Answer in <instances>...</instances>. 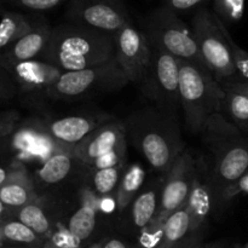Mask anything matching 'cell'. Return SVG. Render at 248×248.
Listing matches in <instances>:
<instances>
[{"mask_svg":"<svg viewBox=\"0 0 248 248\" xmlns=\"http://www.w3.org/2000/svg\"><path fill=\"white\" fill-rule=\"evenodd\" d=\"M64 16L68 23L113 36L132 22L126 0H70Z\"/></svg>","mask_w":248,"mask_h":248,"instance_id":"obj_9","label":"cell"},{"mask_svg":"<svg viewBox=\"0 0 248 248\" xmlns=\"http://www.w3.org/2000/svg\"><path fill=\"white\" fill-rule=\"evenodd\" d=\"M109 115L93 114H73V115L56 116L40 119L46 132L57 143L68 148H74L81 143L97 127L111 120Z\"/></svg>","mask_w":248,"mask_h":248,"instance_id":"obj_14","label":"cell"},{"mask_svg":"<svg viewBox=\"0 0 248 248\" xmlns=\"http://www.w3.org/2000/svg\"><path fill=\"white\" fill-rule=\"evenodd\" d=\"M0 248H4V237H2V228H1V222H0Z\"/></svg>","mask_w":248,"mask_h":248,"instance_id":"obj_44","label":"cell"},{"mask_svg":"<svg viewBox=\"0 0 248 248\" xmlns=\"http://www.w3.org/2000/svg\"><path fill=\"white\" fill-rule=\"evenodd\" d=\"M11 172H12V167H10V169H5V167L0 166V186L4 184L5 182L9 179Z\"/></svg>","mask_w":248,"mask_h":248,"instance_id":"obj_41","label":"cell"},{"mask_svg":"<svg viewBox=\"0 0 248 248\" xmlns=\"http://www.w3.org/2000/svg\"><path fill=\"white\" fill-rule=\"evenodd\" d=\"M114 58L113 35L64 22L53 27L43 61L62 72H74L103 64Z\"/></svg>","mask_w":248,"mask_h":248,"instance_id":"obj_3","label":"cell"},{"mask_svg":"<svg viewBox=\"0 0 248 248\" xmlns=\"http://www.w3.org/2000/svg\"><path fill=\"white\" fill-rule=\"evenodd\" d=\"M97 211L102 215H111L118 211V202L115 195L98 196L97 200Z\"/></svg>","mask_w":248,"mask_h":248,"instance_id":"obj_36","label":"cell"},{"mask_svg":"<svg viewBox=\"0 0 248 248\" xmlns=\"http://www.w3.org/2000/svg\"><path fill=\"white\" fill-rule=\"evenodd\" d=\"M205 232L194 225L186 206L170 216L164 225V235L157 248H190L203 241Z\"/></svg>","mask_w":248,"mask_h":248,"instance_id":"obj_18","label":"cell"},{"mask_svg":"<svg viewBox=\"0 0 248 248\" xmlns=\"http://www.w3.org/2000/svg\"><path fill=\"white\" fill-rule=\"evenodd\" d=\"M241 194H248V171L236 182V183L230 186L229 188L224 191L222 198V208H224L225 206L229 205L234 199H236L237 196L241 195Z\"/></svg>","mask_w":248,"mask_h":248,"instance_id":"obj_34","label":"cell"},{"mask_svg":"<svg viewBox=\"0 0 248 248\" xmlns=\"http://www.w3.org/2000/svg\"><path fill=\"white\" fill-rule=\"evenodd\" d=\"M0 16V53H2L22 36L29 33L43 15L4 10Z\"/></svg>","mask_w":248,"mask_h":248,"instance_id":"obj_23","label":"cell"},{"mask_svg":"<svg viewBox=\"0 0 248 248\" xmlns=\"http://www.w3.org/2000/svg\"><path fill=\"white\" fill-rule=\"evenodd\" d=\"M7 4V0H0V14L4 11V5Z\"/></svg>","mask_w":248,"mask_h":248,"instance_id":"obj_46","label":"cell"},{"mask_svg":"<svg viewBox=\"0 0 248 248\" xmlns=\"http://www.w3.org/2000/svg\"><path fill=\"white\" fill-rule=\"evenodd\" d=\"M84 244L69 232L64 222L58 220L43 248H85Z\"/></svg>","mask_w":248,"mask_h":248,"instance_id":"obj_30","label":"cell"},{"mask_svg":"<svg viewBox=\"0 0 248 248\" xmlns=\"http://www.w3.org/2000/svg\"><path fill=\"white\" fill-rule=\"evenodd\" d=\"M201 136L210 156L207 178L215 207L222 211L224 191L248 171V136L222 113L208 119Z\"/></svg>","mask_w":248,"mask_h":248,"instance_id":"obj_1","label":"cell"},{"mask_svg":"<svg viewBox=\"0 0 248 248\" xmlns=\"http://www.w3.org/2000/svg\"><path fill=\"white\" fill-rule=\"evenodd\" d=\"M140 87L155 107L177 113L181 107L178 60L165 51L152 47L149 68Z\"/></svg>","mask_w":248,"mask_h":248,"instance_id":"obj_8","label":"cell"},{"mask_svg":"<svg viewBox=\"0 0 248 248\" xmlns=\"http://www.w3.org/2000/svg\"><path fill=\"white\" fill-rule=\"evenodd\" d=\"M97 200L98 196L87 186L79 190V205L74 212L67 218L64 224L74 236H77L85 246L96 242L93 240L97 228Z\"/></svg>","mask_w":248,"mask_h":248,"instance_id":"obj_17","label":"cell"},{"mask_svg":"<svg viewBox=\"0 0 248 248\" xmlns=\"http://www.w3.org/2000/svg\"><path fill=\"white\" fill-rule=\"evenodd\" d=\"M11 147L19 164L33 162L40 165L60 150L72 149L56 142L43 127L40 119L29 121L19 127L17 126L12 132Z\"/></svg>","mask_w":248,"mask_h":248,"instance_id":"obj_12","label":"cell"},{"mask_svg":"<svg viewBox=\"0 0 248 248\" xmlns=\"http://www.w3.org/2000/svg\"><path fill=\"white\" fill-rule=\"evenodd\" d=\"M224 91L222 114L245 136H248V97L232 90L224 89Z\"/></svg>","mask_w":248,"mask_h":248,"instance_id":"obj_27","label":"cell"},{"mask_svg":"<svg viewBox=\"0 0 248 248\" xmlns=\"http://www.w3.org/2000/svg\"><path fill=\"white\" fill-rule=\"evenodd\" d=\"M79 166H84L73 154L72 149L55 153L50 159L39 166L34 173V183L41 186H53L63 183Z\"/></svg>","mask_w":248,"mask_h":248,"instance_id":"obj_21","label":"cell"},{"mask_svg":"<svg viewBox=\"0 0 248 248\" xmlns=\"http://www.w3.org/2000/svg\"><path fill=\"white\" fill-rule=\"evenodd\" d=\"M234 248H248V244L241 245V244H235Z\"/></svg>","mask_w":248,"mask_h":248,"instance_id":"obj_47","label":"cell"},{"mask_svg":"<svg viewBox=\"0 0 248 248\" xmlns=\"http://www.w3.org/2000/svg\"><path fill=\"white\" fill-rule=\"evenodd\" d=\"M222 85L224 89L232 90V91L239 92V93L245 94L248 97V81L247 80H232V81L223 82Z\"/></svg>","mask_w":248,"mask_h":248,"instance_id":"obj_39","label":"cell"},{"mask_svg":"<svg viewBox=\"0 0 248 248\" xmlns=\"http://www.w3.org/2000/svg\"><path fill=\"white\" fill-rule=\"evenodd\" d=\"M115 61L130 82L140 86L152 58V47L140 29L126 24L114 35Z\"/></svg>","mask_w":248,"mask_h":248,"instance_id":"obj_11","label":"cell"},{"mask_svg":"<svg viewBox=\"0 0 248 248\" xmlns=\"http://www.w3.org/2000/svg\"><path fill=\"white\" fill-rule=\"evenodd\" d=\"M70 0H7V4L14 7L26 10L31 14H43L51 11L63 4H68Z\"/></svg>","mask_w":248,"mask_h":248,"instance_id":"obj_31","label":"cell"},{"mask_svg":"<svg viewBox=\"0 0 248 248\" xmlns=\"http://www.w3.org/2000/svg\"><path fill=\"white\" fill-rule=\"evenodd\" d=\"M4 247L7 248H43L46 240L17 218H5L1 222Z\"/></svg>","mask_w":248,"mask_h":248,"instance_id":"obj_25","label":"cell"},{"mask_svg":"<svg viewBox=\"0 0 248 248\" xmlns=\"http://www.w3.org/2000/svg\"><path fill=\"white\" fill-rule=\"evenodd\" d=\"M101 248H138L118 236H104L101 239Z\"/></svg>","mask_w":248,"mask_h":248,"instance_id":"obj_38","label":"cell"},{"mask_svg":"<svg viewBox=\"0 0 248 248\" xmlns=\"http://www.w3.org/2000/svg\"><path fill=\"white\" fill-rule=\"evenodd\" d=\"M87 169L91 171L90 184L87 186L97 196H106L115 195L116 189H118L119 183H120L121 176H123L124 171L126 169V165L106 170H92L90 167H87Z\"/></svg>","mask_w":248,"mask_h":248,"instance_id":"obj_28","label":"cell"},{"mask_svg":"<svg viewBox=\"0 0 248 248\" xmlns=\"http://www.w3.org/2000/svg\"><path fill=\"white\" fill-rule=\"evenodd\" d=\"M19 115L17 111H6L0 114V140L12 135L18 126Z\"/></svg>","mask_w":248,"mask_h":248,"instance_id":"obj_35","label":"cell"},{"mask_svg":"<svg viewBox=\"0 0 248 248\" xmlns=\"http://www.w3.org/2000/svg\"><path fill=\"white\" fill-rule=\"evenodd\" d=\"M164 176H160L150 182L140 191L135 200L128 206L130 228L137 236L138 232L153 222L159 210Z\"/></svg>","mask_w":248,"mask_h":248,"instance_id":"obj_20","label":"cell"},{"mask_svg":"<svg viewBox=\"0 0 248 248\" xmlns=\"http://www.w3.org/2000/svg\"><path fill=\"white\" fill-rule=\"evenodd\" d=\"M85 248H101V239L97 240L96 242H93V244L89 245V246H86Z\"/></svg>","mask_w":248,"mask_h":248,"instance_id":"obj_43","label":"cell"},{"mask_svg":"<svg viewBox=\"0 0 248 248\" xmlns=\"http://www.w3.org/2000/svg\"><path fill=\"white\" fill-rule=\"evenodd\" d=\"M205 244L206 242H199V244H196V245H194L193 247H190V248H205Z\"/></svg>","mask_w":248,"mask_h":248,"instance_id":"obj_45","label":"cell"},{"mask_svg":"<svg viewBox=\"0 0 248 248\" xmlns=\"http://www.w3.org/2000/svg\"><path fill=\"white\" fill-rule=\"evenodd\" d=\"M39 198L33 177L23 164H15L9 179L0 186V200L10 210H17Z\"/></svg>","mask_w":248,"mask_h":248,"instance_id":"obj_19","label":"cell"},{"mask_svg":"<svg viewBox=\"0 0 248 248\" xmlns=\"http://www.w3.org/2000/svg\"><path fill=\"white\" fill-rule=\"evenodd\" d=\"M17 87L26 93L47 96L48 90L62 75V70L43 60L26 61L2 68Z\"/></svg>","mask_w":248,"mask_h":248,"instance_id":"obj_15","label":"cell"},{"mask_svg":"<svg viewBox=\"0 0 248 248\" xmlns=\"http://www.w3.org/2000/svg\"><path fill=\"white\" fill-rule=\"evenodd\" d=\"M144 181L145 171L142 165L136 162V164L126 166L115 193L118 212H123L126 208H128L131 202L143 189Z\"/></svg>","mask_w":248,"mask_h":248,"instance_id":"obj_26","label":"cell"},{"mask_svg":"<svg viewBox=\"0 0 248 248\" xmlns=\"http://www.w3.org/2000/svg\"><path fill=\"white\" fill-rule=\"evenodd\" d=\"M179 98L184 121L193 135H201L208 119L222 113L225 91L210 69L178 60Z\"/></svg>","mask_w":248,"mask_h":248,"instance_id":"obj_4","label":"cell"},{"mask_svg":"<svg viewBox=\"0 0 248 248\" xmlns=\"http://www.w3.org/2000/svg\"><path fill=\"white\" fill-rule=\"evenodd\" d=\"M4 248H7V247H4Z\"/></svg>","mask_w":248,"mask_h":248,"instance_id":"obj_48","label":"cell"},{"mask_svg":"<svg viewBox=\"0 0 248 248\" xmlns=\"http://www.w3.org/2000/svg\"><path fill=\"white\" fill-rule=\"evenodd\" d=\"M140 31L147 38L150 47L165 51L177 60L206 67L191 28L182 21L178 14L169 7L161 5L152 10L142 19Z\"/></svg>","mask_w":248,"mask_h":248,"instance_id":"obj_5","label":"cell"},{"mask_svg":"<svg viewBox=\"0 0 248 248\" xmlns=\"http://www.w3.org/2000/svg\"><path fill=\"white\" fill-rule=\"evenodd\" d=\"M53 27L44 16L29 33L22 36L14 45L0 53V67L5 68L15 63L43 60L52 36Z\"/></svg>","mask_w":248,"mask_h":248,"instance_id":"obj_16","label":"cell"},{"mask_svg":"<svg viewBox=\"0 0 248 248\" xmlns=\"http://www.w3.org/2000/svg\"><path fill=\"white\" fill-rule=\"evenodd\" d=\"M191 33L206 67L219 84L239 80L232 61L227 26L207 7L196 10L191 18Z\"/></svg>","mask_w":248,"mask_h":248,"instance_id":"obj_6","label":"cell"},{"mask_svg":"<svg viewBox=\"0 0 248 248\" xmlns=\"http://www.w3.org/2000/svg\"><path fill=\"white\" fill-rule=\"evenodd\" d=\"M184 206L190 215L194 225L199 230L206 232L208 217L215 208V200L208 184L207 171L201 170V167L198 166L193 190Z\"/></svg>","mask_w":248,"mask_h":248,"instance_id":"obj_22","label":"cell"},{"mask_svg":"<svg viewBox=\"0 0 248 248\" xmlns=\"http://www.w3.org/2000/svg\"><path fill=\"white\" fill-rule=\"evenodd\" d=\"M246 0H212V12L225 24L237 23L245 14Z\"/></svg>","mask_w":248,"mask_h":248,"instance_id":"obj_29","label":"cell"},{"mask_svg":"<svg viewBox=\"0 0 248 248\" xmlns=\"http://www.w3.org/2000/svg\"><path fill=\"white\" fill-rule=\"evenodd\" d=\"M16 84L7 73L6 75L0 73V99H6L14 96L16 91Z\"/></svg>","mask_w":248,"mask_h":248,"instance_id":"obj_37","label":"cell"},{"mask_svg":"<svg viewBox=\"0 0 248 248\" xmlns=\"http://www.w3.org/2000/svg\"><path fill=\"white\" fill-rule=\"evenodd\" d=\"M124 125L127 140L161 176L169 172L177 157L186 150L174 111L155 106L147 107L127 116Z\"/></svg>","mask_w":248,"mask_h":248,"instance_id":"obj_2","label":"cell"},{"mask_svg":"<svg viewBox=\"0 0 248 248\" xmlns=\"http://www.w3.org/2000/svg\"><path fill=\"white\" fill-rule=\"evenodd\" d=\"M161 5L169 7L176 14H183V12H189L206 7V5L212 0H160Z\"/></svg>","mask_w":248,"mask_h":248,"instance_id":"obj_33","label":"cell"},{"mask_svg":"<svg viewBox=\"0 0 248 248\" xmlns=\"http://www.w3.org/2000/svg\"><path fill=\"white\" fill-rule=\"evenodd\" d=\"M120 149H127V133L124 123L111 119L75 145L73 154L84 166H91L98 157Z\"/></svg>","mask_w":248,"mask_h":248,"instance_id":"obj_13","label":"cell"},{"mask_svg":"<svg viewBox=\"0 0 248 248\" xmlns=\"http://www.w3.org/2000/svg\"><path fill=\"white\" fill-rule=\"evenodd\" d=\"M10 216H11V210H10L9 207H6V206L2 203V201L0 200V222H2L5 218L10 217Z\"/></svg>","mask_w":248,"mask_h":248,"instance_id":"obj_42","label":"cell"},{"mask_svg":"<svg viewBox=\"0 0 248 248\" xmlns=\"http://www.w3.org/2000/svg\"><path fill=\"white\" fill-rule=\"evenodd\" d=\"M11 216L28 225L31 229H33L36 234L40 235L45 240L47 239L55 228L56 223L58 222L48 212L47 203L40 195L36 200L31 201L28 205L17 208V210H12Z\"/></svg>","mask_w":248,"mask_h":248,"instance_id":"obj_24","label":"cell"},{"mask_svg":"<svg viewBox=\"0 0 248 248\" xmlns=\"http://www.w3.org/2000/svg\"><path fill=\"white\" fill-rule=\"evenodd\" d=\"M198 164L193 154L184 150L164 176L159 210L152 223L165 224L167 218L183 207L193 190Z\"/></svg>","mask_w":248,"mask_h":248,"instance_id":"obj_10","label":"cell"},{"mask_svg":"<svg viewBox=\"0 0 248 248\" xmlns=\"http://www.w3.org/2000/svg\"><path fill=\"white\" fill-rule=\"evenodd\" d=\"M225 35H227L228 41H229L232 61H234L235 68H236L239 80H247L248 81V52L235 43L228 28L225 29Z\"/></svg>","mask_w":248,"mask_h":248,"instance_id":"obj_32","label":"cell"},{"mask_svg":"<svg viewBox=\"0 0 248 248\" xmlns=\"http://www.w3.org/2000/svg\"><path fill=\"white\" fill-rule=\"evenodd\" d=\"M234 242L229 241V240H217V241L212 242H206L205 248H234Z\"/></svg>","mask_w":248,"mask_h":248,"instance_id":"obj_40","label":"cell"},{"mask_svg":"<svg viewBox=\"0 0 248 248\" xmlns=\"http://www.w3.org/2000/svg\"><path fill=\"white\" fill-rule=\"evenodd\" d=\"M128 82L114 58L103 64L74 72H63L48 90L46 97L53 101H75L94 94L118 91Z\"/></svg>","mask_w":248,"mask_h":248,"instance_id":"obj_7","label":"cell"}]
</instances>
